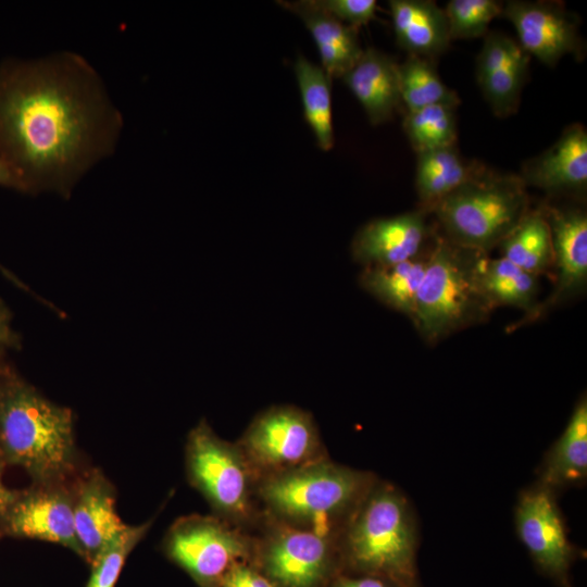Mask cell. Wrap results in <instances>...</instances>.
Wrapping results in <instances>:
<instances>
[{"mask_svg":"<svg viewBox=\"0 0 587 587\" xmlns=\"http://www.w3.org/2000/svg\"><path fill=\"white\" fill-rule=\"evenodd\" d=\"M147 525L127 527L92 562V573L87 587H114L125 559L145 533Z\"/></svg>","mask_w":587,"mask_h":587,"instance_id":"4dcf8cb0","label":"cell"},{"mask_svg":"<svg viewBox=\"0 0 587 587\" xmlns=\"http://www.w3.org/2000/svg\"><path fill=\"white\" fill-rule=\"evenodd\" d=\"M187 462L193 484L223 520L243 529L259 521L258 479L236 442L201 422L189 435Z\"/></svg>","mask_w":587,"mask_h":587,"instance_id":"52a82bcc","label":"cell"},{"mask_svg":"<svg viewBox=\"0 0 587 587\" xmlns=\"http://www.w3.org/2000/svg\"><path fill=\"white\" fill-rule=\"evenodd\" d=\"M415 188L421 210L433 208L457 188L479 175L485 167L465 160L455 145L416 153Z\"/></svg>","mask_w":587,"mask_h":587,"instance_id":"603a6c76","label":"cell"},{"mask_svg":"<svg viewBox=\"0 0 587 587\" xmlns=\"http://www.w3.org/2000/svg\"><path fill=\"white\" fill-rule=\"evenodd\" d=\"M218 587H275L253 563L235 566Z\"/></svg>","mask_w":587,"mask_h":587,"instance_id":"d6a6232c","label":"cell"},{"mask_svg":"<svg viewBox=\"0 0 587 587\" xmlns=\"http://www.w3.org/2000/svg\"><path fill=\"white\" fill-rule=\"evenodd\" d=\"M15 502V496L1 482L0 477V517L7 514Z\"/></svg>","mask_w":587,"mask_h":587,"instance_id":"e575fe53","label":"cell"},{"mask_svg":"<svg viewBox=\"0 0 587 587\" xmlns=\"http://www.w3.org/2000/svg\"><path fill=\"white\" fill-rule=\"evenodd\" d=\"M341 78L374 126L389 121L401 103L398 63L375 48L363 50Z\"/></svg>","mask_w":587,"mask_h":587,"instance_id":"e0dca14e","label":"cell"},{"mask_svg":"<svg viewBox=\"0 0 587 587\" xmlns=\"http://www.w3.org/2000/svg\"><path fill=\"white\" fill-rule=\"evenodd\" d=\"M328 587H400V586H398L397 584L390 580L376 577V576L340 572L333 578Z\"/></svg>","mask_w":587,"mask_h":587,"instance_id":"836d02e7","label":"cell"},{"mask_svg":"<svg viewBox=\"0 0 587 587\" xmlns=\"http://www.w3.org/2000/svg\"><path fill=\"white\" fill-rule=\"evenodd\" d=\"M498 247L502 258L537 278L553 267L551 232L541 208L529 210Z\"/></svg>","mask_w":587,"mask_h":587,"instance_id":"484cf974","label":"cell"},{"mask_svg":"<svg viewBox=\"0 0 587 587\" xmlns=\"http://www.w3.org/2000/svg\"><path fill=\"white\" fill-rule=\"evenodd\" d=\"M416 551V523L408 498L377 478L340 534L341 572L420 587Z\"/></svg>","mask_w":587,"mask_h":587,"instance_id":"7a4b0ae2","label":"cell"},{"mask_svg":"<svg viewBox=\"0 0 587 587\" xmlns=\"http://www.w3.org/2000/svg\"><path fill=\"white\" fill-rule=\"evenodd\" d=\"M478 285L494 309L509 305L523 310V320L511 329L530 323L539 305L538 278L507 259H491L482 253L477 260Z\"/></svg>","mask_w":587,"mask_h":587,"instance_id":"7402d4cb","label":"cell"},{"mask_svg":"<svg viewBox=\"0 0 587 587\" xmlns=\"http://www.w3.org/2000/svg\"><path fill=\"white\" fill-rule=\"evenodd\" d=\"M0 445L11 463L39 477L57 475L71 459L72 415L30 388L11 387L0 400Z\"/></svg>","mask_w":587,"mask_h":587,"instance_id":"8992f818","label":"cell"},{"mask_svg":"<svg viewBox=\"0 0 587 587\" xmlns=\"http://www.w3.org/2000/svg\"><path fill=\"white\" fill-rule=\"evenodd\" d=\"M554 494L539 484L523 490L515 508V527L538 569L560 587H571L570 570L576 550Z\"/></svg>","mask_w":587,"mask_h":587,"instance_id":"8fae6325","label":"cell"},{"mask_svg":"<svg viewBox=\"0 0 587 587\" xmlns=\"http://www.w3.org/2000/svg\"><path fill=\"white\" fill-rule=\"evenodd\" d=\"M294 12L310 32L321 57L322 67L332 77H342L363 52L358 30L317 8L312 0L279 1Z\"/></svg>","mask_w":587,"mask_h":587,"instance_id":"d6986e66","label":"cell"},{"mask_svg":"<svg viewBox=\"0 0 587 587\" xmlns=\"http://www.w3.org/2000/svg\"><path fill=\"white\" fill-rule=\"evenodd\" d=\"M528 62L529 55L517 41L499 32L485 35L477 55L476 77L486 101L497 116L505 117L516 111Z\"/></svg>","mask_w":587,"mask_h":587,"instance_id":"5bb4252c","label":"cell"},{"mask_svg":"<svg viewBox=\"0 0 587 587\" xmlns=\"http://www.w3.org/2000/svg\"><path fill=\"white\" fill-rule=\"evenodd\" d=\"M398 83L407 112L430 105L457 108L460 104L457 92L441 80L429 59L409 55L398 64Z\"/></svg>","mask_w":587,"mask_h":587,"instance_id":"83f0119b","label":"cell"},{"mask_svg":"<svg viewBox=\"0 0 587 587\" xmlns=\"http://www.w3.org/2000/svg\"><path fill=\"white\" fill-rule=\"evenodd\" d=\"M377 480L369 471L328 458L262 479L257 497L263 517L336 538Z\"/></svg>","mask_w":587,"mask_h":587,"instance_id":"3957f363","label":"cell"},{"mask_svg":"<svg viewBox=\"0 0 587 587\" xmlns=\"http://www.w3.org/2000/svg\"><path fill=\"white\" fill-rule=\"evenodd\" d=\"M549 224L555 282L533 321L582 294L587 284V215L578 208H541ZM532 321V322H533Z\"/></svg>","mask_w":587,"mask_h":587,"instance_id":"7c38bea8","label":"cell"},{"mask_svg":"<svg viewBox=\"0 0 587 587\" xmlns=\"http://www.w3.org/2000/svg\"><path fill=\"white\" fill-rule=\"evenodd\" d=\"M236 444L258 483L328 458L312 414L295 405L263 410Z\"/></svg>","mask_w":587,"mask_h":587,"instance_id":"ba28073f","label":"cell"},{"mask_svg":"<svg viewBox=\"0 0 587 587\" xmlns=\"http://www.w3.org/2000/svg\"><path fill=\"white\" fill-rule=\"evenodd\" d=\"M166 549L201 587H218L235 566L253 563L255 538L223 519L191 517L173 527Z\"/></svg>","mask_w":587,"mask_h":587,"instance_id":"30bf717a","label":"cell"},{"mask_svg":"<svg viewBox=\"0 0 587 587\" xmlns=\"http://www.w3.org/2000/svg\"><path fill=\"white\" fill-rule=\"evenodd\" d=\"M8 524L17 536L62 544L84 555L75 534L74 509L59 494L39 492L15 500Z\"/></svg>","mask_w":587,"mask_h":587,"instance_id":"ac0fdd59","label":"cell"},{"mask_svg":"<svg viewBox=\"0 0 587 587\" xmlns=\"http://www.w3.org/2000/svg\"><path fill=\"white\" fill-rule=\"evenodd\" d=\"M483 252L438 237L427 254L411 322L428 344L486 321L495 310L477 282Z\"/></svg>","mask_w":587,"mask_h":587,"instance_id":"277c9868","label":"cell"},{"mask_svg":"<svg viewBox=\"0 0 587 587\" xmlns=\"http://www.w3.org/2000/svg\"><path fill=\"white\" fill-rule=\"evenodd\" d=\"M502 14L514 26L521 48L548 66L580 49L577 21L555 2L509 1Z\"/></svg>","mask_w":587,"mask_h":587,"instance_id":"4fadbf2b","label":"cell"},{"mask_svg":"<svg viewBox=\"0 0 587 587\" xmlns=\"http://www.w3.org/2000/svg\"><path fill=\"white\" fill-rule=\"evenodd\" d=\"M496 0H451L446 5L450 39H472L487 34L491 21L502 14Z\"/></svg>","mask_w":587,"mask_h":587,"instance_id":"f546056e","label":"cell"},{"mask_svg":"<svg viewBox=\"0 0 587 587\" xmlns=\"http://www.w3.org/2000/svg\"><path fill=\"white\" fill-rule=\"evenodd\" d=\"M74 527L83 553L91 563L127 526L114 510V502L100 484H89L74 508Z\"/></svg>","mask_w":587,"mask_h":587,"instance_id":"cb8c5ba5","label":"cell"},{"mask_svg":"<svg viewBox=\"0 0 587 587\" xmlns=\"http://www.w3.org/2000/svg\"><path fill=\"white\" fill-rule=\"evenodd\" d=\"M12 337L9 317L5 311L0 307V345L11 342Z\"/></svg>","mask_w":587,"mask_h":587,"instance_id":"d590c367","label":"cell"},{"mask_svg":"<svg viewBox=\"0 0 587 587\" xmlns=\"http://www.w3.org/2000/svg\"><path fill=\"white\" fill-rule=\"evenodd\" d=\"M301 95L304 118L311 127L317 146L329 151L334 146L330 77L322 66L299 55L294 65Z\"/></svg>","mask_w":587,"mask_h":587,"instance_id":"4316f807","label":"cell"},{"mask_svg":"<svg viewBox=\"0 0 587 587\" xmlns=\"http://www.w3.org/2000/svg\"><path fill=\"white\" fill-rule=\"evenodd\" d=\"M587 477V399L584 395L540 467L537 484L554 491Z\"/></svg>","mask_w":587,"mask_h":587,"instance_id":"44dd1931","label":"cell"},{"mask_svg":"<svg viewBox=\"0 0 587 587\" xmlns=\"http://www.w3.org/2000/svg\"><path fill=\"white\" fill-rule=\"evenodd\" d=\"M426 215L419 209L366 223L353 237V260L363 266H384L420 257L429 232Z\"/></svg>","mask_w":587,"mask_h":587,"instance_id":"9a60e30c","label":"cell"},{"mask_svg":"<svg viewBox=\"0 0 587 587\" xmlns=\"http://www.w3.org/2000/svg\"><path fill=\"white\" fill-rule=\"evenodd\" d=\"M524 184L547 192L583 190L587 184V133L567 127L548 150L527 161L520 175Z\"/></svg>","mask_w":587,"mask_h":587,"instance_id":"2e32d148","label":"cell"},{"mask_svg":"<svg viewBox=\"0 0 587 587\" xmlns=\"http://www.w3.org/2000/svg\"><path fill=\"white\" fill-rule=\"evenodd\" d=\"M0 185L16 189L15 180L0 155Z\"/></svg>","mask_w":587,"mask_h":587,"instance_id":"8d00e7d4","label":"cell"},{"mask_svg":"<svg viewBox=\"0 0 587 587\" xmlns=\"http://www.w3.org/2000/svg\"><path fill=\"white\" fill-rule=\"evenodd\" d=\"M427 254L392 265L363 266L359 284L379 302L411 320Z\"/></svg>","mask_w":587,"mask_h":587,"instance_id":"d4e9b609","label":"cell"},{"mask_svg":"<svg viewBox=\"0 0 587 587\" xmlns=\"http://www.w3.org/2000/svg\"><path fill=\"white\" fill-rule=\"evenodd\" d=\"M313 3L338 21L358 29L374 18L375 0H312Z\"/></svg>","mask_w":587,"mask_h":587,"instance_id":"1f68e13d","label":"cell"},{"mask_svg":"<svg viewBox=\"0 0 587 587\" xmlns=\"http://www.w3.org/2000/svg\"><path fill=\"white\" fill-rule=\"evenodd\" d=\"M263 519L253 564L275 587H328L341 572L338 538Z\"/></svg>","mask_w":587,"mask_h":587,"instance_id":"9c48e42d","label":"cell"},{"mask_svg":"<svg viewBox=\"0 0 587 587\" xmlns=\"http://www.w3.org/2000/svg\"><path fill=\"white\" fill-rule=\"evenodd\" d=\"M454 109L430 105L407 112L403 129L416 153L457 143Z\"/></svg>","mask_w":587,"mask_h":587,"instance_id":"f1b7e54d","label":"cell"},{"mask_svg":"<svg viewBox=\"0 0 587 587\" xmlns=\"http://www.w3.org/2000/svg\"><path fill=\"white\" fill-rule=\"evenodd\" d=\"M122 128L120 110L83 55L0 63V155L16 189L67 195L115 151Z\"/></svg>","mask_w":587,"mask_h":587,"instance_id":"6da1fadb","label":"cell"},{"mask_svg":"<svg viewBox=\"0 0 587 587\" xmlns=\"http://www.w3.org/2000/svg\"><path fill=\"white\" fill-rule=\"evenodd\" d=\"M528 211L526 185L520 176L485 168L441 199L430 213L449 242L487 253L513 232Z\"/></svg>","mask_w":587,"mask_h":587,"instance_id":"5b68a950","label":"cell"},{"mask_svg":"<svg viewBox=\"0 0 587 587\" xmlns=\"http://www.w3.org/2000/svg\"><path fill=\"white\" fill-rule=\"evenodd\" d=\"M396 41L409 55L432 59L450 42L444 9L428 0L389 1Z\"/></svg>","mask_w":587,"mask_h":587,"instance_id":"ffe728a7","label":"cell"}]
</instances>
